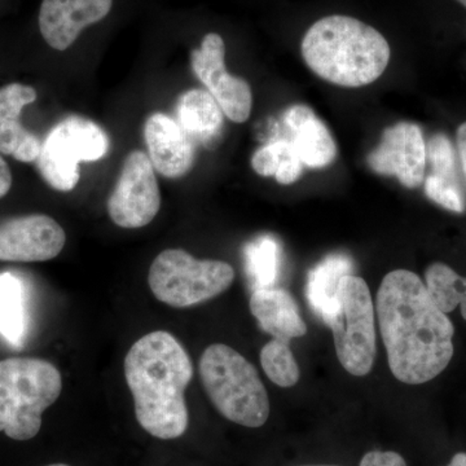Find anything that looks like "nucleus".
<instances>
[{
  "mask_svg": "<svg viewBox=\"0 0 466 466\" xmlns=\"http://www.w3.org/2000/svg\"><path fill=\"white\" fill-rule=\"evenodd\" d=\"M376 311L395 379L421 385L449 367L455 328L419 276L389 272L377 291Z\"/></svg>",
  "mask_w": 466,
  "mask_h": 466,
  "instance_id": "f257e3e1",
  "label": "nucleus"
},
{
  "mask_svg": "<svg viewBox=\"0 0 466 466\" xmlns=\"http://www.w3.org/2000/svg\"><path fill=\"white\" fill-rule=\"evenodd\" d=\"M124 370L144 431L158 440L182 437L189 422L184 392L193 377L182 343L165 330L146 334L128 350Z\"/></svg>",
  "mask_w": 466,
  "mask_h": 466,
  "instance_id": "f03ea898",
  "label": "nucleus"
},
{
  "mask_svg": "<svg viewBox=\"0 0 466 466\" xmlns=\"http://www.w3.org/2000/svg\"><path fill=\"white\" fill-rule=\"evenodd\" d=\"M302 56L309 69L342 87L373 84L390 61V46L375 27L349 16L317 21L302 41Z\"/></svg>",
  "mask_w": 466,
  "mask_h": 466,
  "instance_id": "7ed1b4c3",
  "label": "nucleus"
},
{
  "mask_svg": "<svg viewBox=\"0 0 466 466\" xmlns=\"http://www.w3.org/2000/svg\"><path fill=\"white\" fill-rule=\"evenodd\" d=\"M61 390V373L45 359L0 360V431L11 440H33L41 431L43 412Z\"/></svg>",
  "mask_w": 466,
  "mask_h": 466,
  "instance_id": "20e7f679",
  "label": "nucleus"
},
{
  "mask_svg": "<svg viewBox=\"0 0 466 466\" xmlns=\"http://www.w3.org/2000/svg\"><path fill=\"white\" fill-rule=\"evenodd\" d=\"M200 377L218 412L245 428H260L269 416V400L256 367L225 343H214L200 359Z\"/></svg>",
  "mask_w": 466,
  "mask_h": 466,
  "instance_id": "39448f33",
  "label": "nucleus"
},
{
  "mask_svg": "<svg viewBox=\"0 0 466 466\" xmlns=\"http://www.w3.org/2000/svg\"><path fill=\"white\" fill-rule=\"evenodd\" d=\"M235 269L222 260L196 259L182 249H167L150 265L153 296L175 309L191 308L216 299L231 287Z\"/></svg>",
  "mask_w": 466,
  "mask_h": 466,
  "instance_id": "423d86ee",
  "label": "nucleus"
},
{
  "mask_svg": "<svg viewBox=\"0 0 466 466\" xmlns=\"http://www.w3.org/2000/svg\"><path fill=\"white\" fill-rule=\"evenodd\" d=\"M325 324L332 329L342 367L352 376H367L375 363L376 327L372 296L363 279L343 276L336 308Z\"/></svg>",
  "mask_w": 466,
  "mask_h": 466,
  "instance_id": "0eeeda50",
  "label": "nucleus"
},
{
  "mask_svg": "<svg viewBox=\"0 0 466 466\" xmlns=\"http://www.w3.org/2000/svg\"><path fill=\"white\" fill-rule=\"evenodd\" d=\"M109 137L88 119L69 116L55 126L42 143L36 167L43 179L60 192L75 189L79 182V164L106 157Z\"/></svg>",
  "mask_w": 466,
  "mask_h": 466,
  "instance_id": "6e6552de",
  "label": "nucleus"
},
{
  "mask_svg": "<svg viewBox=\"0 0 466 466\" xmlns=\"http://www.w3.org/2000/svg\"><path fill=\"white\" fill-rule=\"evenodd\" d=\"M161 208V192L149 156L134 150L124 167L108 200L110 219L122 228L148 226Z\"/></svg>",
  "mask_w": 466,
  "mask_h": 466,
  "instance_id": "1a4fd4ad",
  "label": "nucleus"
},
{
  "mask_svg": "<svg viewBox=\"0 0 466 466\" xmlns=\"http://www.w3.org/2000/svg\"><path fill=\"white\" fill-rule=\"evenodd\" d=\"M225 57L226 46L222 36L216 33L208 34L201 47L192 51V69L207 86L225 116L236 124H242L249 118L253 106L251 88L245 79L229 75Z\"/></svg>",
  "mask_w": 466,
  "mask_h": 466,
  "instance_id": "9d476101",
  "label": "nucleus"
},
{
  "mask_svg": "<svg viewBox=\"0 0 466 466\" xmlns=\"http://www.w3.org/2000/svg\"><path fill=\"white\" fill-rule=\"evenodd\" d=\"M66 235L54 218L32 214L0 222V260L46 262L66 247Z\"/></svg>",
  "mask_w": 466,
  "mask_h": 466,
  "instance_id": "9b49d317",
  "label": "nucleus"
},
{
  "mask_svg": "<svg viewBox=\"0 0 466 466\" xmlns=\"http://www.w3.org/2000/svg\"><path fill=\"white\" fill-rule=\"evenodd\" d=\"M426 162L424 135L412 122L386 128L381 144L368 156V165L375 173L395 177L410 189L424 183Z\"/></svg>",
  "mask_w": 466,
  "mask_h": 466,
  "instance_id": "f8f14e48",
  "label": "nucleus"
},
{
  "mask_svg": "<svg viewBox=\"0 0 466 466\" xmlns=\"http://www.w3.org/2000/svg\"><path fill=\"white\" fill-rule=\"evenodd\" d=\"M113 0H43L39 30L48 46L66 51L86 27L104 20Z\"/></svg>",
  "mask_w": 466,
  "mask_h": 466,
  "instance_id": "ddd939ff",
  "label": "nucleus"
},
{
  "mask_svg": "<svg viewBox=\"0 0 466 466\" xmlns=\"http://www.w3.org/2000/svg\"><path fill=\"white\" fill-rule=\"evenodd\" d=\"M144 137L150 162L159 174L177 179L191 170L195 148L191 137L179 122L162 113H156L147 119Z\"/></svg>",
  "mask_w": 466,
  "mask_h": 466,
  "instance_id": "4468645a",
  "label": "nucleus"
},
{
  "mask_svg": "<svg viewBox=\"0 0 466 466\" xmlns=\"http://www.w3.org/2000/svg\"><path fill=\"white\" fill-rule=\"evenodd\" d=\"M36 100L30 86L11 84L0 88V153L20 162H35L42 143L21 124L23 109Z\"/></svg>",
  "mask_w": 466,
  "mask_h": 466,
  "instance_id": "2eb2a0df",
  "label": "nucleus"
},
{
  "mask_svg": "<svg viewBox=\"0 0 466 466\" xmlns=\"http://www.w3.org/2000/svg\"><path fill=\"white\" fill-rule=\"evenodd\" d=\"M285 124L291 133L290 143L303 165L311 168L329 167L337 156L332 134L314 110L293 106L285 113Z\"/></svg>",
  "mask_w": 466,
  "mask_h": 466,
  "instance_id": "dca6fc26",
  "label": "nucleus"
},
{
  "mask_svg": "<svg viewBox=\"0 0 466 466\" xmlns=\"http://www.w3.org/2000/svg\"><path fill=\"white\" fill-rule=\"evenodd\" d=\"M249 306L260 328L274 339L289 342L308 333V325L289 291L276 288L257 289L251 294Z\"/></svg>",
  "mask_w": 466,
  "mask_h": 466,
  "instance_id": "f3484780",
  "label": "nucleus"
},
{
  "mask_svg": "<svg viewBox=\"0 0 466 466\" xmlns=\"http://www.w3.org/2000/svg\"><path fill=\"white\" fill-rule=\"evenodd\" d=\"M177 119L189 137L210 143L223 127V110L213 95L204 90H189L177 101Z\"/></svg>",
  "mask_w": 466,
  "mask_h": 466,
  "instance_id": "a211bd4d",
  "label": "nucleus"
},
{
  "mask_svg": "<svg viewBox=\"0 0 466 466\" xmlns=\"http://www.w3.org/2000/svg\"><path fill=\"white\" fill-rule=\"evenodd\" d=\"M354 262L346 254H332L309 271L306 296L315 314L327 323L336 308V296L343 276L352 275Z\"/></svg>",
  "mask_w": 466,
  "mask_h": 466,
  "instance_id": "6ab92c4d",
  "label": "nucleus"
},
{
  "mask_svg": "<svg viewBox=\"0 0 466 466\" xmlns=\"http://www.w3.org/2000/svg\"><path fill=\"white\" fill-rule=\"evenodd\" d=\"M0 334L15 348L24 345L26 334L25 290L9 272L0 274Z\"/></svg>",
  "mask_w": 466,
  "mask_h": 466,
  "instance_id": "aec40b11",
  "label": "nucleus"
},
{
  "mask_svg": "<svg viewBox=\"0 0 466 466\" xmlns=\"http://www.w3.org/2000/svg\"><path fill=\"white\" fill-rule=\"evenodd\" d=\"M251 167L262 177H275L279 183L289 186L299 179L303 164L289 140H278L254 153Z\"/></svg>",
  "mask_w": 466,
  "mask_h": 466,
  "instance_id": "412c9836",
  "label": "nucleus"
},
{
  "mask_svg": "<svg viewBox=\"0 0 466 466\" xmlns=\"http://www.w3.org/2000/svg\"><path fill=\"white\" fill-rule=\"evenodd\" d=\"M425 285L431 299L441 311L450 314L460 306L466 320V278L460 276L450 266L431 263L425 271Z\"/></svg>",
  "mask_w": 466,
  "mask_h": 466,
  "instance_id": "4be33fe9",
  "label": "nucleus"
},
{
  "mask_svg": "<svg viewBox=\"0 0 466 466\" xmlns=\"http://www.w3.org/2000/svg\"><path fill=\"white\" fill-rule=\"evenodd\" d=\"M245 263L257 289L274 287L280 274L281 247L272 236H262L245 248Z\"/></svg>",
  "mask_w": 466,
  "mask_h": 466,
  "instance_id": "5701e85b",
  "label": "nucleus"
},
{
  "mask_svg": "<svg viewBox=\"0 0 466 466\" xmlns=\"http://www.w3.org/2000/svg\"><path fill=\"white\" fill-rule=\"evenodd\" d=\"M260 364L267 377L280 388H291L299 381V368L289 342L274 339L263 346Z\"/></svg>",
  "mask_w": 466,
  "mask_h": 466,
  "instance_id": "b1692460",
  "label": "nucleus"
},
{
  "mask_svg": "<svg viewBox=\"0 0 466 466\" xmlns=\"http://www.w3.org/2000/svg\"><path fill=\"white\" fill-rule=\"evenodd\" d=\"M426 157L431 167L429 177L441 183L458 186V171H456L455 153L449 137L443 134H435L426 144Z\"/></svg>",
  "mask_w": 466,
  "mask_h": 466,
  "instance_id": "393cba45",
  "label": "nucleus"
},
{
  "mask_svg": "<svg viewBox=\"0 0 466 466\" xmlns=\"http://www.w3.org/2000/svg\"><path fill=\"white\" fill-rule=\"evenodd\" d=\"M425 193L431 201L447 210L455 211V213H464L465 211L464 196H462L461 188L458 186L441 183L433 177H426Z\"/></svg>",
  "mask_w": 466,
  "mask_h": 466,
  "instance_id": "a878e982",
  "label": "nucleus"
},
{
  "mask_svg": "<svg viewBox=\"0 0 466 466\" xmlns=\"http://www.w3.org/2000/svg\"><path fill=\"white\" fill-rule=\"evenodd\" d=\"M360 466H407L406 460L392 451H370L361 459Z\"/></svg>",
  "mask_w": 466,
  "mask_h": 466,
  "instance_id": "bb28decb",
  "label": "nucleus"
},
{
  "mask_svg": "<svg viewBox=\"0 0 466 466\" xmlns=\"http://www.w3.org/2000/svg\"><path fill=\"white\" fill-rule=\"evenodd\" d=\"M12 187V174L7 162L0 156V198H5Z\"/></svg>",
  "mask_w": 466,
  "mask_h": 466,
  "instance_id": "cd10ccee",
  "label": "nucleus"
},
{
  "mask_svg": "<svg viewBox=\"0 0 466 466\" xmlns=\"http://www.w3.org/2000/svg\"><path fill=\"white\" fill-rule=\"evenodd\" d=\"M458 150L462 173L466 179V122L460 125L458 128Z\"/></svg>",
  "mask_w": 466,
  "mask_h": 466,
  "instance_id": "c85d7f7f",
  "label": "nucleus"
},
{
  "mask_svg": "<svg viewBox=\"0 0 466 466\" xmlns=\"http://www.w3.org/2000/svg\"><path fill=\"white\" fill-rule=\"evenodd\" d=\"M447 466H466V452L456 453Z\"/></svg>",
  "mask_w": 466,
  "mask_h": 466,
  "instance_id": "c756f323",
  "label": "nucleus"
},
{
  "mask_svg": "<svg viewBox=\"0 0 466 466\" xmlns=\"http://www.w3.org/2000/svg\"><path fill=\"white\" fill-rule=\"evenodd\" d=\"M458 2L461 3V5L466 8V0H458Z\"/></svg>",
  "mask_w": 466,
  "mask_h": 466,
  "instance_id": "7c9ffc66",
  "label": "nucleus"
},
{
  "mask_svg": "<svg viewBox=\"0 0 466 466\" xmlns=\"http://www.w3.org/2000/svg\"><path fill=\"white\" fill-rule=\"evenodd\" d=\"M47 466H70V465H66V464H52V465H47Z\"/></svg>",
  "mask_w": 466,
  "mask_h": 466,
  "instance_id": "2f4dec72",
  "label": "nucleus"
},
{
  "mask_svg": "<svg viewBox=\"0 0 466 466\" xmlns=\"http://www.w3.org/2000/svg\"><path fill=\"white\" fill-rule=\"evenodd\" d=\"M321 466H328V465H321Z\"/></svg>",
  "mask_w": 466,
  "mask_h": 466,
  "instance_id": "473e14b6",
  "label": "nucleus"
}]
</instances>
